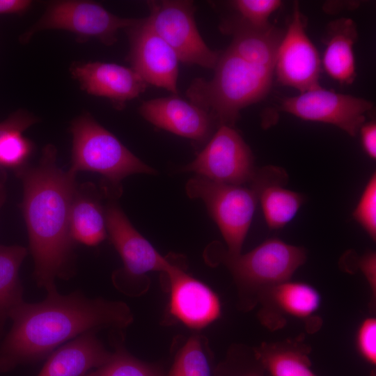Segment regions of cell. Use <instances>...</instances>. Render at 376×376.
I'll return each mask as SVG.
<instances>
[{
	"label": "cell",
	"mask_w": 376,
	"mask_h": 376,
	"mask_svg": "<svg viewBox=\"0 0 376 376\" xmlns=\"http://www.w3.org/2000/svg\"><path fill=\"white\" fill-rule=\"evenodd\" d=\"M353 217L374 240L376 238V175L374 173L367 182Z\"/></svg>",
	"instance_id": "28"
},
{
	"label": "cell",
	"mask_w": 376,
	"mask_h": 376,
	"mask_svg": "<svg viewBox=\"0 0 376 376\" xmlns=\"http://www.w3.org/2000/svg\"><path fill=\"white\" fill-rule=\"evenodd\" d=\"M69 226L75 243L94 246L106 239L105 207L93 185H77L70 207Z\"/></svg>",
	"instance_id": "18"
},
{
	"label": "cell",
	"mask_w": 376,
	"mask_h": 376,
	"mask_svg": "<svg viewBox=\"0 0 376 376\" xmlns=\"http://www.w3.org/2000/svg\"><path fill=\"white\" fill-rule=\"evenodd\" d=\"M8 318L13 325L0 347V371L42 359L86 333L125 328L133 317L124 302L90 299L79 291L63 295L55 290L40 302L23 301Z\"/></svg>",
	"instance_id": "1"
},
{
	"label": "cell",
	"mask_w": 376,
	"mask_h": 376,
	"mask_svg": "<svg viewBox=\"0 0 376 376\" xmlns=\"http://www.w3.org/2000/svg\"><path fill=\"white\" fill-rule=\"evenodd\" d=\"M27 253L22 246L0 245V333L10 312L24 301L19 270Z\"/></svg>",
	"instance_id": "23"
},
{
	"label": "cell",
	"mask_w": 376,
	"mask_h": 376,
	"mask_svg": "<svg viewBox=\"0 0 376 376\" xmlns=\"http://www.w3.org/2000/svg\"><path fill=\"white\" fill-rule=\"evenodd\" d=\"M148 6L149 24L173 49L180 61L214 69L220 54L212 50L199 33L193 1H150Z\"/></svg>",
	"instance_id": "7"
},
{
	"label": "cell",
	"mask_w": 376,
	"mask_h": 376,
	"mask_svg": "<svg viewBox=\"0 0 376 376\" xmlns=\"http://www.w3.org/2000/svg\"><path fill=\"white\" fill-rule=\"evenodd\" d=\"M276 175L269 168L257 170L251 188L212 181L201 176L190 179L186 185L188 196L200 198L217 224L230 256L241 253L259 201L262 188L275 182Z\"/></svg>",
	"instance_id": "5"
},
{
	"label": "cell",
	"mask_w": 376,
	"mask_h": 376,
	"mask_svg": "<svg viewBox=\"0 0 376 376\" xmlns=\"http://www.w3.org/2000/svg\"><path fill=\"white\" fill-rule=\"evenodd\" d=\"M260 302L268 306L269 311L306 318L318 310L321 297L312 285L289 280L270 289Z\"/></svg>",
	"instance_id": "22"
},
{
	"label": "cell",
	"mask_w": 376,
	"mask_h": 376,
	"mask_svg": "<svg viewBox=\"0 0 376 376\" xmlns=\"http://www.w3.org/2000/svg\"><path fill=\"white\" fill-rule=\"evenodd\" d=\"M70 71L86 93L107 97L118 105L139 97L148 86L132 68L116 63H79Z\"/></svg>",
	"instance_id": "15"
},
{
	"label": "cell",
	"mask_w": 376,
	"mask_h": 376,
	"mask_svg": "<svg viewBox=\"0 0 376 376\" xmlns=\"http://www.w3.org/2000/svg\"><path fill=\"white\" fill-rule=\"evenodd\" d=\"M214 182L242 185L251 182L257 169L252 152L231 126L221 125L196 159L182 169Z\"/></svg>",
	"instance_id": "9"
},
{
	"label": "cell",
	"mask_w": 376,
	"mask_h": 376,
	"mask_svg": "<svg viewBox=\"0 0 376 376\" xmlns=\"http://www.w3.org/2000/svg\"><path fill=\"white\" fill-rule=\"evenodd\" d=\"M84 376H166L161 367L139 360L117 347L108 360Z\"/></svg>",
	"instance_id": "26"
},
{
	"label": "cell",
	"mask_w": 376,
	"mask_h": 376,
	"mask_svg": "<svg viewBox=\"0 0 376 376\" xmlns=\"http://www.w3.org/2000/svg\"><path fill=\"white\" fill-rule=\"evenodd\" d=\"M109 237L120 255L124 267L114 275L120 288L125 281H138L150 272L166 274L175 263L162 256L132 225L126 215L113 200L105 206Z\"/></svg>",
	"instance_id": "10"
},
{
	"label": "cell",
	"mask_w": 376,
	"mask_h": 376,
	"mask_svg": "<svg viewBox=\"0 0 376 376\" xmlns=\"http://www.w3.org/2000/svg\"><path fill=\"white\" fill-rule=\"evenodd\" d=\"M31 5L29 0H0V15L23 13Z\"/></svg>",
	"instance_id": "33"
},
{
	"label": "cell",
	"mask_w": 376,
	"mask_h": 376,
	"mask_svg": "<svg viewBox=\"0 0 376 376\" xmlns=\"http://www.w3.org/2000/svg\"><path fill=\"white\" fill-rule=\"evenodd\" d=\"M139 112L153 125L196 141L207 140L212 130L208 113L176 95L145 101Z\"/></svg>",
	"instance_id": "16"
},
{
	"label": "cell",
	"mask_w": 376,
	"mask_h": 376,
	"mask_svg": "<svg viewBox=\"0 0 376 376\" xmlns=\"http://www.w3.org/2000/svg\"><path fill=\"white\" fill-rule=\"evenodd\" d=\"M214 70L210 80L194 79L186 93L221 125L232 127L242 109L267 95L275 69L250 62L228 48Z\"/></svg>",
	"instance_id": "3"
},
{
	"label": "cell",
	"mask_w": 376,
	"mask_h": 376,
	"mask_svg": "<svg viewBox=\"0 0 376 376\" xmlns=\"http://www.w3.org/2000/svg\"><path fill=\"white\" fill-rule=\"evenodd\" d=\"M357 39V26L352 19L340 18L329 23L323 65L327 74L340 84H350L356 77L353 45Z\"/></svg>",
	"instance_id": "20"
},
{
	"label": "cell",
	"mask_w": 376,
	"mask_h": 376,
	"mask_svg": "<svg viewBox=\"0 0 376 376\" xmlns=\"http://www.w3.org/2000/svg\"><path fill=\"white\" fill-rule=\"evenodd\" d=\"M358 266L366 277L372 294L376 291V254L373 251L365 253L359 260Z\"/></svg>",
	"instance_id": "31"
},
{
	"label": "cell",
	"mask_w": 376,
	"mask_h": 376,
	"mask_svg": "<svg viewBox=\"0 0 376 376\" xmlns=\"http://www.w3.org/2000/svg\"><path fill=\"white\" fill-rule=\"evenodd\" d=\"M110 355L95 332L86 333L51 353L38 376H84L103 365Z\"/></svg>",
	"instance_id": "17"
},
{
	"label": "cell",
	"mask_w": 376,
	"mask_h": 376,
	"mask_svg": "<svg viewBox=\"0 0 376 376\" xmlns=\"http://www.w3.org/2000/svg\"><path fill=\"white\" fill-rule=\"evenodd\" d=\"M23 185L21 209L34 260L33 277L47 292L56 290V278L68 279L75 242L70 211L77 187L76 174L56 165V149L46 146L36 166L15 171Z\"/></svg>",
	"instance_id": "2"
},
{
	"label": "cell",
	"mask_w": 376,
	"mask_h": 376,
	"mask_svg": "<svg viewBox=\"0 0 376 376\" xmlns=\"http://www.w3.org/2000/svg\"><path fill=\"white\" fill-rule=\"evenodd\" d=\"M240 19L255 28L269 25V18L281 5L279 0H236L231 3Z\"/></svg>",
	"instance_id": "27"
},
{
	"label": "cell",
	"mask_w": 376,
	"mask_h": 376,
	"mask_svg": "<svg viewBox=\"0 0 376 376\" xmlns=\"http://www.w3.org/2000/svg\"><path fill=\"white\" fill-rule=\"evenodd\" d=\"M363 148L372 159L376 158V124L372 120L364 123L359 130Z\"/></svg>",
	"instance_id": "32"
},
{
	"label": "cell",
	"mask_w": 376,
	"mask_h": 376,
	"mask_svg": "<svg viewBox=\"0 0 376 376\" xmlns=\"http://www.w3.org/2000/svg\"><path fill=\"white\" fill-rule=\"evenodd\" d=\"M305 19L297 2L280 42L275 63L278 81L301 93L319 86L320 59L305 31Z\"/></svg>",
	"instance_id": "12"
},
{
	"label": "cell",
	"mask_w": 376,
	"mask_h": 376,
	"mask_svg": "<svg viewBox=\"0 0 376 376\" xmlns=\"http://www.w3.org/2000/svg\"><path fill=\"white\" fill-rule=\"evenodd\" d=\"M169 280V314L177 322L202 329L218 320L221 304L217 294L175 264L165 274Z\"/></svg>",
	"instance_id": "14"
},
{
	"label": "cell",
	"mask_w": 376,
	"mask_h": 376,
	"mask_svg": "<svg viewBox=\"0 0 376 376\" xmlns=\"http://www.w3.org/2000/svg\"><path fill=\"white\" fill-rule=\"evenodd\" d=\"M221 27L233 36L228 49L250 62L275 69L277 50L283 36L281 30L272 24L255 28L240 18L227 21Z\"/></svg>",
	"instance_id": "19"
},
{
	"label": "cell",
	"mask_w": 376,
	"mask_h": 376,
	"mask_svg": "<svg viewBox=\"0 0 376 376\" xmlns=\"http://www.w3.org/2000/svg\"><path fill=\"white\" fill-rule=\"evenodd\" d=\"M137 20L119 17L93 1H57L48 6L42 17L22 39L25 42L38 31L58 29L74 33L81 40L95 38L111 45L116 42L120 29H128Z\"/></svg>",
	"instance_id": "8"
},
{
	"label": "cell",
	"mask_w": 376,
	"mask_h": 376,
	"mask_svg": "<svg viewBox=\"0 0 376 376\" xmlns=\"http://www.w3.org/2000/svg\"><path fill=\"white\" fill-rule=\"evenodd\" d=\"M265 373L253 351L246 359L232 354L214 369V376H264Z\"/></svg>",
	"instance_id": "29"
},
{
	"label": "cell",
	"mask_w": 376,
	"mask_h": 376,
	"mask_svg": "<svg viewBox=\"0 0 376 376\" xmlns=\"http://www.w3.org/2000/svg\"><path fill=\"white\" fill-rule=\"evenodd\" d=\"M373 104L369 100L326 90L320 86L284 97L281 110L305 120L331 124L354 136Z\"/></svg>",
	"instance_id": "11"
},
{
	"label": "cell",
	"mask_w": 376,
	"mask_h": 376,
	"mask_svg": "<svg viewBox=\"0 0 376 376\" xmlns=\"http://www.w3.org/2000/svg\"><path fill=\"white\" fill-rule=\"evenodd\" d=\"M357 349L361 357L371 366L376 364V319H364L356 335Z\"/></svg>",
	"instance_id": "30"
},
{
	"label": "cell",
	"mask_w": 376,
	"mask_h": 376,
	"mask_svg": "<svg viewBox=\"0 0 376 376\" xmlns=\"http://www.w3.org/2000/svg\"><path fill=\"white\" fill-rule=\"evenodd\" d=\"M127 31L132 68L147 84L176 95L180 60L173 49L152 29L147 18L138 19Z\"/></svg>",
	"instance_id": "13"
},
{
	"label": "cell",
	"mask_w": 376,
	"mask_h": 376,
	"mask_svg": "<svg viewBox=\"0 0 376 376\" xmlns=\"http://www.w3.org/2000/svg\"><path fill=\"white\" fill-rule=\"evenodd\" d=\"M270 376H317L311 370L306 345L292 341L265 343L253 350Z\"/></svg>",
	"instance_id": "21"
},
{
	"label": "cell",
	"mask_w": 376,
	"mask_h": 376,
	"mask_svg": "<svg viewBox=\"0 0 376 376\" xmlns=\"http://www.w3.org/2000/svg\"><path fill=\"white\" fill-rule=\"evenodd\" d=\"M285 184L274 182L264 186L259 194V201L267 226L279 229L296 216L302 205L304 196L283 187Z\"/></svg>",
	"instance_id": "24"
},
{
	"label": "cell",
	"mask_w": 376,
	"mask_h": 376,
	"mask_svg": "<svg viewBox=\"0 0 376 376\" xmlns=\"http://www.w3.org/2000/svg\"><path fill=\"white\" fill-rule=\"evenodd\" d=\"M166 376H214L205 339L198 335L189 337L177 352Z\"/></svg>",
	"instance_id": "25"
},
{
	"label": "cell",
	"mask_w": 376,
	"mask_h": 376,
	"mask_svg": "<svg viewBox=\"0 0 376 376\" xmlns=\"http://www.w3.org/2000/svg\"><path fill=\"white\" fill-rule=\"evenodd\" d=\"M306 259L302 247L270 238L245 254L230 256L225 253L221 260L233 275L242 306L250 309L270 289L289 281Z\"/></svg>",
	"instance_id": "6"
},
{
	"label": "cell",
	"mask_w": 376,
	"mask_h": 376,
	"mask_svg": "<svg viewBox=\"0 0 376 376\" xmlns=\"http://www.w3.org/2000/svg\"><path fill=\"white\" fill-rule=\"evenodd\" d=\"M70 132L72 149L69 170L75 174L79 171L100 173L104 178V193L113 198L120 194V182L127 176L155 172L89 113L75 119Z\"/></svg>",
	"instance_id": "4"
},
{
	"label": "cell",
	"mask_w": 376,
	"mask_h": 376,
	"mask_svg": "<svg viewBox=\"0 0 376 376\" xmlns=\"http://www.w3.org/2000/svg\"><path fill=\"white\" fill-rule=\"evenodd\" d=\"M6 169L0 167V209L6 201Z\"/></svg>",
	"instance_id": "34"
}]
</instances>
